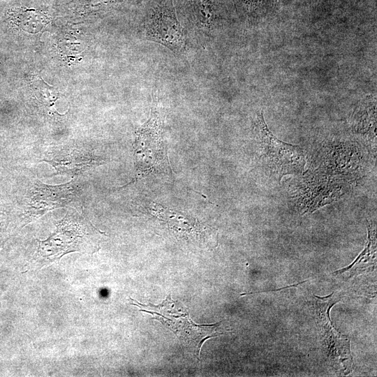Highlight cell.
<instances>
[{
    "instance_id": "1",
    "label": "cell",
    "mask_w": 377,
    "mask_h": 377,
    "mask_svg": "<svg viewBox=\"0 0 377 377\" xmlns=\"http://www.w3.org/2000/svg\"><path fill=\"white\" fill-rule=\"evenodd\" d=\"M95 231L84 216L73 209L57 221L55 232L47 239L39 240L34 256L40 267L59 260L64 255L75 251H91V233Z\"/></svg>"
},
{
    "instance_id": "5",
    "label": "cell",
    "mask_w": 377,
    "mask_h": 377,
    "mask_svg": "<svg viewBox=\"0 0 377 377\" xmlns=\"http://www.w3.org/2000/svg\"><path fill=\"white\" fill-rule=\"evenodd\" d=\"M332 295L333 293L325 297L316 296L318 318L320 320L329 356L333 361L341 364L345 372L348 373L353 367L349 340L333 329L329 318L331 307L339 300H337Z\"/></svg>"
},
{
    "instance_id": "3",
    "label": "cell",
    "mask_w": 377,
    "mask_h": 377,
    "mask_svg": "<svg viewBox=\"0 0 377 377\" xmlns=\"http://www.w3.org/2000/svg\"><path fill=\"white\" fill-rule=\"evenodd\" d=\"M138 304L149 309H140V311L156 316V319L170 327L180 340L187 343H193L198 354L205 340L215 337L217 333L216 328L218 325H196L191 321L189 314L184 308H180V311L177 306V314L175 315L172 311L168 297L158 306L151 304L148 305Z\"/></svg>"
},
{
    "instance_id": "7",
    "label": "cell",
    "mask_w": 377,
    "mask_h": 377,
    "mask_svg": "<svg viewBox=\"0 0 377 377\" xmlns=\"http://www.w3.org/2000/svg\"><path fill=\"white\" fill-rule=\"evenodd\" d=\"M56 170L55 175H77L103 163L98 157L77 149L60 151L50 160L44 159Z\"/></svg>"
},
{
    "instance_id": "2",
    "label": "cell",
    "mask_w": 377,
    "mask_h": 377,
    "mask_svg": "<svg viewBox=\"0 0 377 377\" xmlns=\"http://www.w3.org/2000/svg\"><path fill=\"white\" fill-rule=\"evenodd\" d=\"M255 133L260 158L271 175L280 180L285 175H299L304 171L306 158L303 149L274 135L265 121L263 112L257 115Z\"/></svg>"
},
{
    "instance_id": "4",
    "label": "cell",
    "mask_w": 377,
    "mask_h": 377,
    "mask_svg": "<svg viewBox=\"0 0 377 377\" xmlns=\"http://www.w3.org/2000/svg\"><path fill=\"white\" fill-rule=\"evenodd\" d=\"M145 34L148 40L163 44L175 54L183 52L185 40L172 0H163L151 10Z\"/></svg>"
},
{
    "instance_id": "6",
    "label": "cell",
    "mask_w": 377,
    "mask_h": 377,
    "mask_svg": "<svg viewBox=\"0 0 377 377\" xmlns=\"http://www.w3.org/2000/svg\"><path fill=\"white\" fill-rule=\"evenodd\" d=\"M75 182L72 181L65 185L50 186L36 182L31 193L29 210H34L30 217H36L38 214H43L45 212L65 206L72 202L76 189ZM29 211V212H30Z\"/></svg>"
}]
</instances>
